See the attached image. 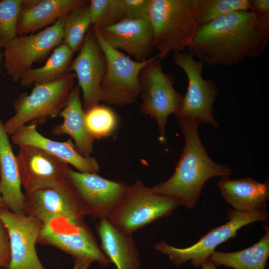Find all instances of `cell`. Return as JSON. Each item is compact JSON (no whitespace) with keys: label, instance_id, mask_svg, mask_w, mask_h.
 <instances>
[{"label":"cell","instance_id":"1","mask_svg":"<svg viewBox=\"0 0 269 269\" xmlns=\"http://www.w3.org/2000/svg\"><path fill=\"white\" fill-rule=\"evenodd\" d=\"M269 42V21L249 10L232 12L200 27L188 53L203 64L231 66L260 56Z\"/></svg>","mask_w":269,"mask_h":269},{"label":"cell","instance_id":"2","mask_svg":"<svg viewBox=\"0 0 269 269\" xmlns=\"http://www.w3.org/2000/svg\"><path fill=\"white\" fill-rule=\"evenodd\" d=\"M177 119L185 139L183 149L172 176L150 188L154 192L175 198L181 205L193 209L206 181L215 176H230L232 170L208 155L198 133L199 121Z\"/></svg>","mask_w":269,"mask_h":269},{"label":"cell","instance_id":"3","mask_svg":"<svg viewBox=\"0 0 269 269\" xmlns=\"http://www.w3.org/2000/svg\"><path fill=\"white\" fill-rule=\"evenodd\" d=\"M196 0H151L148 19L154 47L159 58L170 52H183L192 43L200 27Z\"/></svg>","mask_w":269,"mask_h":269},{"label":"cell","instance_id":"4","mask_svg":"<svg viewBox=\"0 0 269 269\" xmlns=\"http://www.w3.org/2000/svg\"><path fill=\"white\" fill-rule=\"evenodd\" d=\"M75 74L70 72L52 82L35 85L29 94H22L14 104V114L4 124L8 135L27 124L45 123L49 118L57 117L73 89Z\"/></svg>","mask_w":269,"mask_h":269},{"label":"cell","instance_id":"5","mask_svg":"<svg viewBox=\"0 0 269 269\" xmlns=\"http://www.w3.org/2000/svg\"><path fill=\"white\" fill-rule=\"evenodd\" d=\"M181 205L179 200L154 192L137 180L128 188L108 220L132 234L144 226L167 216Z\"/></svg>","mask_w":269,"mask_h":269},{"label":"cell","instance_id":"6","mask_svg":"<svg viewBox=\"0 0 269 269\" xmlns=\"http://www.w3.org/2000/svg\"><path fill=\"white\" fill-rule=\"evenodd\" d=\"M142 105L140 112L155 119L159 132L158 139L166 142L165 127L168 116L178 113L184 95L174 88V80L165 73L158 55L150 58L139 75Z\"/></svg>","mask_w":269,"mask_h":269},{"label":"cell","instance_id":"7","mask_svg":"<svg viewBox=\"0 0 269 269\" xmlns=\"http://www.w3.org/2000/svg\"><path fill=\"white\" fill-rule=\"evenodd\" d=\"M91 28L107 61L106 72L101 84L103 102L118 106L133 104L141 93L139 73L151 58L136 61L110 46L98 29Z\"/></svg>","mask_w":269,"mask_h":269},{"label":"cell","instance_id":"8","mask_svg":"<svg viewBox=\"0 0 269 269\" xmlns=\"http://www.w3.org/2000/svg\"><path fill=\"white\" fill-rule=\"evenodd\" d=\"M228 221L215 228L197 242L186 248H179L164 242L156 243L155 249L167 255L175 265H181L190 261L195 267H201L215 251L219 245L234 237L243 227L256 221L266 222L269 212H242L231 209L227 213Z\"/></svg>","mask_w":269,"mask_h":269},{"label":"cell","instance_id":"9","mask_svg":"<svg viewBox=\"0 0 269 269\" xmlns=\"http://www.w3.org/2000/svg\"><path fill=\"white\" fill-rule=\"evenodd\" d=\"M65 16L36 33L17 35L4 48V67L14 82L33 64L46 59L62 43Z\"/></svg>","mask_w":269,"mask_h":269},{"label":"cell","instance_id":"10","mask_svg":"<svg viewBox=\"0 0 269 269\" xmlns=\"http://www.w3.org/2000/svg\"><path fill=\"white\" fill-rule=\"evenodd\" d=\"M173 62L185 73L188 86L176 118H188L200 123L218 126L213 114V104L219 90L215 81L202 77L204 64L188 52L174 53Z\"/></svg>","mask_w":269,"mask_h":269},{"label":"cell","instance_id":"11","mask_svg":"<svg viewBox=\"0 0 269 269\" xmlns=\"http://www.w3.org/2000/svg\"><path fill=\"white\" fill-rule=\"evenodd\" d=\"M19 148L16 158L26 194L51 188L63 194L75 195L67 177V163L34 146Z\"/></svg>","mask_w":269,"mask_h":269},{"label":"cell","instance_id":"12","mask_svg":"<svg viewBox=\"0 0 269 269\" xmlns=\"http://www.w3.org/2000/svg\"><path fill=\"white\" fill-rule=\"evenodd\" d=\"M38 242L54 246L75 260L96 262L105 266L110 263L85 223L60 219L43 225Z\"/></svg>","mask_w":269,"mask_h":269},{"label":"cell","instance_id":"13","mask_svg":"<svg viewBox=\"0 0 269 269\" xmlns=\"http://www.w3.org/2000/svg\"><path fill=\"white\" fill-rule=\"evenodd\" d=\"M67 177L79 201L88 215L108 219L125 194L129 186L96 173L75 171L69 167Z\"/></svg>","mask_w":269,"mask_h":269},{"label":"cell","instance_id":"14","mask_svg":"<svg viewBox=\"0 0 269 269\" xmlns=\"http://www.w3.org/2000/svg\"><path fill=\"white\" fill-rule=\"evenodd\" d=\"M0 220L8 233L11 260L7 269H45L36 253L42 223L30 215L15 213L0 208Z\"/></svg>","mask_w":269,"mask_h":269},{"label":"cell","instance_id":"15","mask_svg":"<svg viewBox=\"0 0 269 269\" xmlns=\"http://www.w3.org/2000/svg\"><path fill=\"white\" fill-rule=\"evenodd\" d=\"M106 59L91 27L88 30L78 54L70 67L82 92L85 112L103 101L101 84L106 72Z\"/></svg>","mask_w":269,"mask_h":269},{"label":"cell","instance_id":"16","mask_svg":"<svg viewBox=\"0 0 269 269\" xmlns=\"http://www.w3.org/2000/svg\"><path fill=\"white\" fill-rule=\"evenodd\" d=\"M97 29L107 44L123 51L136 61L148 59L154 48L153 31L148 17L125 18L115 24Z\"/></svg>","mask_w":269,"mask_h":269},{"label":"cell","instance_id":"17","mask_svg":"<svg viewBox=\"0 0 269 269\" xmlns=\"http://www.w3.org/2000/svg\"><path fill=\"white\" fill-rule=\"evenodd\" d=\"M24 214L39 220L43 225L63 219L83 223L88 214L75 194H66L51 188L25 194Z\"/></svg>","mask_w":269,"mask_h":269},{"label":"cell","instance_id":"18","mask_svg":"<svg viewBox=\"0 0 269 269\" xmlns=\"http://www.w3.org/2000/svg\"><path fill=\"white\" fill-rule=\"evenodd\" d=\"M36 127L26 124L20 127L11 135L12 143L19 147L31 146L41 149L67 164L72 165L80 172L97 174L99 171L97 161L93 157L81 154L71 138L64 142L53 140L40 134Z\"/></svg>","mask_w":269,"mask_h":269},{"label":"cell","instance_id":"19","mask_svg":"<svg viewBox=\"0 0 269 269\" xmlns=\"http://www.w3.org/2000/svg\"><path fill=\"white\" fill-rule=\"evenodd\" d=\"M21 185L16 156L0 119V193L5 208L17 214H24L25 196Z\"/></svg>","mask_w":269,"mask_h":269},{"label":"cell","instance_id":"20","mask_svg":"<svg viewBox=\"0 0 269 269\" xmlns=\"http://www.w3.org/2000/svg\"><path fill=\"white\" fill-rule=\"evenodd\" d=\"M88 0H30L17 26V35L32 33L49 26L72 10L88 4Z\"/></svg>","mask_w":269,"mask_h":269},{"label":"cell","instance_id":"21","mask_svg":"<svg viewBox=\"0 0 269 269\" xmlns=\"http://www.w3.org/2000/svg\"><path fill=\"white\" fill-rule=\"evenodd\" d=\"M224 200L235 210L242 212L266 210L269 198V181L259 182L251 178L232 179L222 177L217 183Z\"/></svg>","mask_w":269,"mask_h":269},{"label":"cell","instance_id":"22","mask_svg":"<svg viewBox=\"0 0 269 269\" xmlns=\"http://www.w3.org/2000/svg\"><path fill=\"white\" fill-rule=\"evenodd\" d=\"M97 232L102 251L117 269H139V254L132 234L118 228L108 219L100 220Z\"/></svg>","mask_w":269,"mask_h":269},{"label":"cell","instance_id":"23","mask_svg":"<svg viewBox=\"0 0 269 269\" xmlns=\"http://www.w3.org/2000/svg\"><path fill=\"white\" fill-rule=\"evenodd\" d=\"M81 90L78 86L69 94L66 104L58 116L63 119L62 124L55 126L52 134H68L73 140L78 151L89 157L93 152L94 139L88 131L85 123V112L80 98Z\"/></svg>","mask_w":269,"mask_h":269},{"label":"cell","instance_id":"24","mask_svg":"<svg viewBox=\"0 0 269 269\" xmlns=\"http://www.w3.org/2000/svg\"><path fill=\"white\" fill-rule=\"evenodd\" d=\"M265 233L254 245L235 252L215 251L209 258L215 265L234 269H265L269 256V227L263 225Z\"/></svg>","mask_w":269,"mask_h":269},{"label":"cell","instance_id":"25","mask_svg":"<svg viewBox=\"0 0 269 269\" xmlns=\"http://www.w3.org/2000/svg\"><path fill=\"white\" fill-rule=\"evenodd\" d=\"M74 52L63 43L57 46L49 55L44 65L30 68L21 77V87L48 83L56 81L70 72V67Z\"/></svg>","mask_w":269,"mask_h":269},{"label":"cell","instance_id":"26","mask_svg":"<svg viewBox=\"0 0 269 269\" xmlns=\"http://www.w3.org/2000/svg\"><path fill=\"white\" fill-rule=\"evenodd\" d=\"M91 27L88 4L72 10L65 16L62 43L74 52L79 51Z\"/></svg>","mask_w":269,"mask_h":269},{"label":"cell","instance_id":"27","mask_svg":"<svg viewBox=\"0 0 269 269\" xmlns=\"http://www.w3.org/2000/svg\"><path fill=\"white\" fill-rule=\"evenodd\" d=\"M251 0H196V11L200 27L226 14L249 10Z\"/></svg>","mask_w":269,"mask_h":269},{"label":"cell","instance_id":"28","mask_svg":"<svg viewBox=\"0 0 269 269\" xmlns=\"http://www.w3.org/2000/svg\"><path fill=\"white\" fill-rule=\"evenodd\" d=\"M30 0H0V47L5 48L17 35L20 15Z\"/></svg>","mask_w":269,"mask_h":269},{"label":"cell","instance_id":"29","mask_svg":"<svg viewBox=\"0 0 269 269\" xmlns=\"http://www.w3.org/2000/svg\"><path fill=\"white\" fill-rule=\"evenodd\" d=\"M85 123L94 139L111 136L116 130L118 119L111 109L98 105L85 112Z\"/></svg>","mask_w":269,"mask_h":269},{"label":"cell","instance_id":"30","mask_svg":"<svg viewBox=\"0 0 269 269\" xmlns=\"http://www.w3.org/2000/svg\"><path fill=\"white\" fill-rule=\"evenodd\" d=\"M88 7L94 28L110 26L125 18L121 0H91Z\"/></svg>","mask_w":269,"mask_h":269},{"label":"cell","instance_id":"31","mask_svg":"<svg viewBox=\"0 0 269 269\" xmlns=\"http://www.w3.org/2000/svg\"><path fill=\"white\" fill-rule=\"evenodd\" d=\"M151 0H121L125 18H148Z\"/></svg>","mask_w":269,"mask_h":269},{"label":"cell","instance_id":"32","mask_svg":"<svg viewBox=\"0 0 269 269\" xmlns=\"http://www.w3.org/2000/svg\"><path fill=\"white\" fill-rule=\"evenodd\" d=\"M11 260V249L8 232L0 220V269H7Z\"/></svg>","mask_w":269,"mask_h":269},{"label":"cell","instance_id":"33","mask_svg":"<svg viewBox=\"0 0 269 269\" xmlns=\"http://www.w3.org/2000/svg\"><path fill=\"white\" fill-rule=\"evenodd\" d=\"M249 11L261 19L269 21V0H251Z\"/></svg>","mask_w":269,"mask_h":269},{"label":"cell","instance_id":"34","mask_svg":"<svg viewBox=\"0 0 269 269\" xmlns=\"http://www.w3.org/2000/svg\"><path fill=\"white\" fill-rule=\"evenodd\" d=\"M91 263L82 260H75L72 269H87Z\"/></svg>","mask_w":269,"mask_h":269},{"label":"cell","instance_id":"35","mask_svg":"<svg viewBox=\"0 0 269 269\" xmlns=\"http://www.w3.org/2000/svg\"><path fill=\"white\" fill-rule=\"evenodd\" d=\"M203 269H217L215 265L209 259L201 266Z\"/></svg>","mask_w":269,"mask_h":269},{"label":"cell","instance_id":"36","mask_svg":"<svg viewBox=\"0 0 269 269\" xmlns=\"http://www.w3.org/2000/svg\"><path fill=\"white\" fill-rule=\"evenodd\" d=\"M3 207H5V206L4 202H3V200H2V198L1 196L0 195V208H3Z\"/></svg>","mask_w":269,"mask_h":269},{"label":"cell","instance_id":"37","mask_svg":"<svg viewBox=\"0 0 269 269\" xmlns=\"http://www.w3.org/2000/svg\"></svg>","mask_w":269,"mask_h":269}]
</instances>
